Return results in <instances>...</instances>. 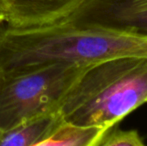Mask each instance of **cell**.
<instances>
[{
	"instance_id": "9",
	"label": "cell",
	"mask_w": 147,
	"mask_h": 146,
	"mask_svg": "<svg viewBox=\"0 0 147 146\" xmlns=\"http://www.w3.org/2000/svg\"><path fill=\"white\" fill-rule=\"evenodd\" d=\"M4 22H5V12H4L2 5L0 4V24L4 23Z\"/></svg>"
},
{
	"instance_id": "6",
	"label": "cell",
	"mask_w": 147,
	"mask_h": 146,
	"mask_svg": "<svg viewBox=\"0 0 147 146\" xmlns=\"http://www.w3.org/2000/svg\"><path fill=\"white\" fill-rule=\"evenodd\" d=\"M61 120L59 113H52L1 128L0 146H32L50 133Z\"/></svg>"
},
{
	"instance_id": "5",
	"label": "cell",
	"mask_w": 147,
	"mask_h": 146,
	"mask_svg": "<svg viewBox=\"0 0 147 146\" xmlns=\"http://www.w3.org/2000/svg\"><path fill=\"white\" fill-rule=\"evenodd\" d=\"M81 0H0L5 22L13 27H32L64 18Z\"/></svg>"
},
{
	"instance_id": "1",
	"label": "cell",
	"mask_w": 147,
	"mask_h": 146,
	"mask_svg": "<svg viewBox=\"0 0 147 146\" xmlns=\"http://www.w3.org/2000/svg\"><path fill=\"white\" fill-rule=\"evenodd\" d=\"M123 56H147V38L66 21L32 27L0 24V76L54 64L87 67Z\"/></svg>"
},
{
	"instance_id": "2",
	"label": "cell",
	"mask_w": 147,
	"mask_h": 146,
	"mask_svg": "<svg viewBox=\"0 0 147 146\" xmlns=\"http://www.w3.org/2000/svg\"><path fill=\"white\" fill-rule=\"evenodd\" d=\"M147 103V56H123L87 67L64 98L62 120L112 128Z\"/></svg>"
},
{
	"instance_id": "8",
	"label": "cell",
	"mask_w": 147,
	"mask_h": 146,
	"mask_svg": "<svg viewBox=\"0 0 147 146\" xmlns=\"http://www.w3.org/2000/svg\"><path fill=\"white\" fill-rule=\"evenodd\" d=\"M98 146H147L136 130H113L105 135Z\"/></svg>"
},
{
	"instance_id": "7",
	"label": "cell",
	"mask_w": 147,
	"mask_h": 146,
	"mask_svg": "<svg viewBox=\"0 0 147 146\" xmlns=\"http://www.w3.org/2000/svg\"><path fill=\"white\" fill-rule=\"evenodd\" d=\"M110 129L79 126L61 120L50 133L32 146H98Z\"/></svg>"
},
{
	"instance_id": "3",
	"label": "cell",
	"mask_w": 147,
	"mask_h": 146,
	"mask_svg": "<svg viewBox=\"0 0 147 146\" xmlns=\"http://www.w3.org/2000/svg\"><path fill=\"white\" fill-rule=\"evenodd\" d=\"M87 67L54 64L1 75L0 129L42 115L59 113L64 98Z\"/></svg>"
},
{
	"instance_id": "4",
	"label": "cell",
	"mask_w": 147,
	"mask_h": 146,
	"mask_svg": "<svg viewBox=\"0 0 147 146\" xmlns=\"http://www.w3.org/2000/svg\"><path fill=\"white\" fill-rule=\"evenodd\" d=\"M59 21L147 38V0H81Z\"/></svg>"
}]
</instances>
